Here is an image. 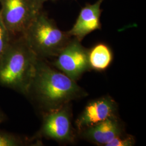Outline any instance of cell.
<instances>
[{
	"label": "cell",
	"mask_w": 146,
	"mask_h": 146,
	"mask_svg": "<svg viewBox=\"0 0 146 146\" xmlns=\"http://www.w3.org/2000/svg\"><path fill=\"white\" fill-rule=\"evenodd\" d=\"M38 58L23 36L12 38L0 60V84L28 95Z\"/></svg>",
	"instance_id": "2"
},
{
	"label": "cell",
	"mask_w": 146,
	"mask_h": 146,
	"mask_svg": "<svg viewBox=\"0 0 146 146\" xmlns=\"http://www.w3.org/2000/svg\"><path fill=\"white\" fill-rule=\"evenodd\" d=\"M117 106L110 96L93 100L87 104L76 120L78 131L95 125L104 120L115 117Z\"/></svg>",
	"instance_id": "7"
},
{
	"label": "cell",
	"mask_w": 146,
	"mask_h": 146,
	"mask_svg": "<svg viewBox=\"0 0 146 146\" xmlns=\"http://www.w3.org/2000/svg\"><path fill=\"white\" fill-rule=\"evenodd\" d=\"M5 119V116L2 111L0 110V123H2Z\"/></svg>",
	"instance_id": "14"
},
{
	"label": "cell",
	"mask_w": 146,
	"mask_h": 146,
	"mask_svg": "<svg viewBox=\"0 0 146 146\" xmlns=\"http://www.w3.org/2000/svg\"><path fill=\"white\" fill-rule=\"evenodd\" d=\"M48 1H52V0H37V1L38 2V3H40L42 6H43V5L44 2Z\"/></svg>",
	"instance_id": "15"
},
{
	"label": "cell",
	"mask_w": 146,
	"mask_h": 146,
	"mask_svg": "<svg viewBox=\"0 0 146 146\" xmlns=\"http://www.w3.org/2000/svg\"><path fill=\"white\" fill-rule=\"evenodd\" d=\"M88 52L81 41L72 37L55 57L52 65L76 81L84 72L90 69Z\"/></svg>",
	"instance_id": "5"
},
{
	"label": "cell",
	"mask_w": 146,
	"mask_h": 146,
	"mask_svg": "<svg viewBox=\"0 0 146 146\" xmlns=\"http://www.w3.org/2000/svg\"><path fill=\"white\" fill-rule=\"evenodd\" d=\"M37 57L55 58L72 38L41 11L22 35Z\"/></svg>",
	"instance_id": "3"
},
{
	"label": "cell",
	"mask_w": 146,
	"mask_h": 146,
	"mask_svg": "<svg viewBox=\"0 0 146 146\" xmlns=\"http://www.w3.org/2000/svg\"><path fill=\"white\" fill-rule=\"evenodd\" d=\"M113 58L112 51L106 44H97L89 49V64L90 69L104 71L110 66Z\"/></svg>",
	"instance_id": "10"
},
{
	"label": "cell",
	"mask_w": 146,
	"mask_h": 146,
	"mask_svg": "<svg viewBox=\"0 0 146 146\" xmlns=\"http://www.w3.org/2000/svg\"><path fill=\"white\" fill-rule=\"evenodd\" d=\"M66 105L47 111L44 115L40 135L60 142H72L74 139L70 113Z\"/></svg>",
	"instance_id": "6"
},
{
	"label": "cell",
	"mask_w": 146,
	"mask_h": 146,
	"mask_svg": "<svg viewBox=\"0 0 146 146\" xmlns=\"http://www.w3.org/2000/svg\"><path fill=\"white\" fill-rule=\"evenodd\" d=\"M135 144V139L130 135L122 133L116 136L110 141L106 146H132Z\"/></svg>",
	"instance_id": "13"
},
{
	"label": "cell",
	"mask_w": 146,
	"mask_h": 146,
	"mask_svg": "<svg viewBox=\"0 0 146 146\" xmlns=\"http://www.w3.org/2000/svg\"><path fill=\"white\" fill-rule=\"evenodd\" d=\"M104 0H97L82 8L72 28L67 31L70 36L80 41L89 34L101 28V5Z\"/></svg>",
	"instance_id": "8"
},
{
	"label": "cell",
	"mask_w": 146,
	"mask_h": 146,
	"mask_svg": "<svg viewBox=\"0 0 146 146\" xmlns=\"http://www.w3.org/2000/svg\"><path fill=\"white\" fill-rule=\"evenodd\" d=\"M11 39V35L0 17V60L8 47Z\"/></svg>",
	"instance_id": "12"
},
{
	"label": "cell",
	"mask_w": 146,
	"mask_h": 146,
	"mask_svg": "<svg viewBox=\"0 0 146 146\" xmlns=\"http://www.w3.org/2000/svg\"><path fill=\"white\" fill-rule=\"evenodd\" d=\"M0 17L11 38L21 36L42 5L37 0H1Z\"/></svg>",
	"instance_id": "4"
},
{
	"label": "cell",
	"mask_w": 146,
	"mask_h": 146,
	"mask_svg": "<svg viewBox=\"0 0 146 146\" xmlns=\"http://www.w3.org/2000/svg\"><path fill=\"white\" fill-rule=\"evenodd\" d=\"M29 95L47 111L60 108L73 100L87 95L76 81L38 58Z\"/></svg>",
	"instance_id": "1"
},
{
	"label": "cell",
	"mask_w": 146,
	"mask_h": 146,
	"mask_svg": "<svg viewBox=\"0 0 146 146\" xmlns=\"http://www.w3.org/2000/svg\"><path fill=\"white\" fill-rule=\"evenodd\" d=\"M81 131L84 139L100 146H106L116 136L123 133L116 116L86 128Z\"/></svg>",
	"instance_id": "9"
},
{
	"label": "cell",
	"mask_w": 146,
	"mask_h": 146,
	"mask_svg": "<svg viewBox=\"0 0 146 146\" xmlns=\"http://www.w3.org/2000/svg\"><path fill=\"white\" fill-rule=\"evenodd\" d=\"M27 140L14 133L0 131V146H21L26 145Z\"/></svg>",
	"instance_id": "11"
}]
</instances>
